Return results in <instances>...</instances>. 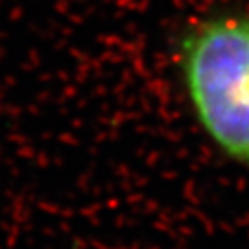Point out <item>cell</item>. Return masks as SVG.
<instances>
[{"instance_id": "6da1fadb", "label": "cell", "mask_w": 249, "mask_h": 249, "mask_svg": "<svg viewBox=\"0 0 249 249\" xmlns=\"http://www.w3.org/2000/svg\"><path fill=\"white\" fill-rule=\"evenodd\" d=\"M181 71L203 131L249 168V15L197 22L181 43Z\"/></svg>"}]
</instances>
